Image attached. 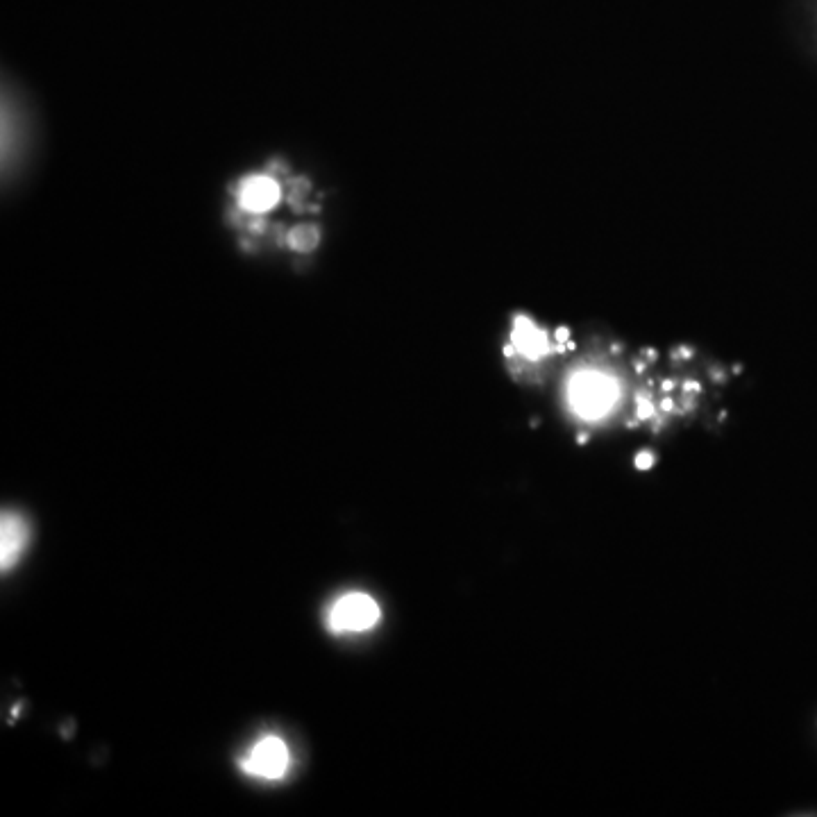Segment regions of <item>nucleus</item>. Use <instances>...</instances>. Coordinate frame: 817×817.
I'll return each mask as SVG.
<instances>
[{
    "label": "nucleus",
    "instance_id": "obj_1",
    "mask_svg": "<svg viewBox=\"0 0 817 817\" xmlns=\"http://www.w3.org/2000/svg\"><path fill=\"white\" fill-rule=\"evenodd\" d=\"M618 400V386L609 375L597 373V370H584L575 375L570 384V402L572 409L581 418L595 420L609 414L613 404Z\"/></svg>",
    "mask_w": 817,
    "mask_h": 817
},
{
    "label": "nucleus",
    "instance_id": "obj_2",
    "mask_svg": "<svg viewBox=\"0 0 817 817\" xmlns=\"http://www.w3.org/2000/svg\"><path fill=\"white\" fill-rule=\"evenodd\" d=\"M382 611L373 597L366 593H348L339 597L327 613V627L334 634H359V631L373 629Z\"/></svg>",
    "mask_w": 817,
    "mask_h": 817
},
{
    "label": "nucleus",
    "instance_id": "obj_3",
    "mask_svg": "<svg viewBox=\"0 0 817 817\" xmlns=\"http://www.w3.org/2000/svg\"><path fill=\"white\" fill-rule=\"evenodd\" d=\"M291 754L282 738L264 736L259 743L250 749L248 756L241 761V770L250 777L277 781L289 770Z\"/></svg>",
    "mask_w": 817,
    "mask_h": 817
},
{
    "label": "nucleus",
    "instance_id": "obj_4",
    "mask_svg": "<svg viewBox=\"0 0 817 817\" xmlns=\"http://www.w3.org/2000/svg\"><path fill=\"white\" fill-rule=\"evenodd\" d=\"M30 527L19 513H3L0 520V568L10 570L28 547Z\"/></svg>",
    "mask_w": 817,
    "mask_h": 817
},
{
    "label": "nucleus",
    "instance_id": "obj_5",
    "mask_svg": "<svg viewBox=\"0 0 817 817\" xmlns=\"http://www.w3.org/2000/svg\"><path fill=\"white\" fill-rule=\"evenodd\" d=\"M282 198L280 184L271 178H264V175H252L239 191L241 207L248 209L252 214H264L268 209H273Z\"/></svg>",
    "mask_w": 817,
    "mask_h": 817
},
{
    "label": "nucleus",
    "instance_id": "obj_6",
    "mask_svg": "<svg viewBox=\"0 0 817 817\" xmlns=\"http://www.w3.org/2000/svg\"><path fill=\"white\" fill-rule=\"evenodd\" d=\"M513 343H516V348L529 359H538L547 350V341H545L543 332H538L527 318H518L516 320V330H513Z\"/></svg>",
    "mask_w": 817,
    "mask_h": 817
},
{
    "label": "nucleus",
    "instance_id": "obj_7",
    "mask_svg": "<svg viewBox=\"0 0 817 817\" xmlns=\"http://www.w3.org/2000/svg\"><path fill=\"white\" fill-rule=\"evenodd\" d=\"M318 239H320V234L314 225H298L289 232L291 248H296L300 252L314 250L318 246Z\"/></svg>",
    "mask_w": 817,
    "mask_h": 817
}]
</instances>
